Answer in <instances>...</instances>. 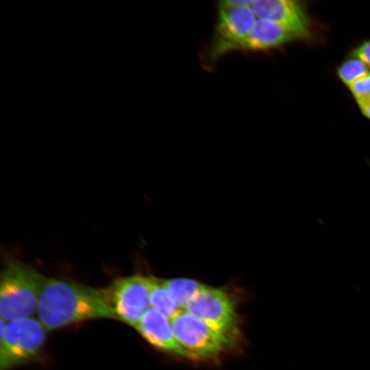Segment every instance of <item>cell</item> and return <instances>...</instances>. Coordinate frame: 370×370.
<instances>
[{
  "label": "cell",
  "mask_w": 370,
  "mask_h": 370,
  "mask_svg": "<svg viewBox=\"0 0 370 370\" xmlns=\"http://www.w3.org/2000/svg\"><path fill=\"white\" fill-rule=\"evenodd\" d=\"M45 277L16 260H7L1 275V319L10 321L32 317Z\"/></svg>",
  "instance_id": "2"
},
{
  "label": "cell",
  "mask_w": 370,
  "mask_h": 370,
  "mask_svg": "<svg viewBox=\"0 0 370 370\" xmlns=\"http://www.w3.org/2000/svg\"><path fill=\"white\" fill-rule=\"evenodd\" d=\"M356 101L370 97V71L349 86Z\"/></svg>",
  "instance_id": "14"
},
{
  "label": "cell",
  "mask_w": 370,
  "mask_h": 370,
  "mask_svg": "<svg viewBox=\"0 0 370 370\" xmlns=\"http://www.w3.org/2000/svg\"><path fill=\"white\" fill-rule=\"evenodd\" d=\"M46 330L32 317L10 321L1 319L0 370H10L38 357L46 341Z\"/></svg>",
  "instance_id": "3"
},
{
  "label": "cell",
  "mask_w": 370,
  "mask_h": 370,
  "mask_svg": "<svg viewBox=\"0 0 370 370\" xmlns=\"http://www.w3.org/2000/svg\"><path fill=\"white\" fill-rule=\"evenodd\" d=\"M352 56L360 60L370 68V39L363 41L354 49Z\"/></svg>",
  "instance_id": "15"
},
{
  "label": "cell",
  "mask_w": 370,
  "mask_h": 370,
  "mask_svg": "<svg viewBox=\"0 0 370 370\" xmlns=\"http://www.w3.org/2000/svg\"><path fill=\"white\" fill-rule=\"evenodd\" d=\"M356 102L362 114L370 120V97Z\"/></svg>",
  "instance_id": "17"
},
{
  "label": "cell",
  "mask_w": 370,
  "mask_h": 370,
  "mask_svg": "<svg viewBox=\"0 0 370 370\" xmlns=\"http://www.w3.org/2000/svg\"><path fill=\"white\" fill-rule=\"evenodd\" d=\"M253 3V0H226L219 1L218 7L223 8H232L251 6Z\"/></svg>",
  "instance_id": "16"
},
{
  "label": "cell",
  "mask_w": 370,
  "mask_h": 370,
  "mask_svg": "<svg viewBox=\"0 0 370 370\" xmlns=\"http://www.w3.org/2000/svg\"><path fill=\"white\" fill-rule=\"evenodd\" d=\"M171 321L186 358L212 359L235 345L222 333L184 310L177 313Z\"/></svg>",
  "instance_id": "4"
},
{
  "label": "cell",
  "mask_w": 370,
  "mask_h": 370,
  "mask_svg": "<svg viewBox=\"0 0 370 370\" xmlns=\"http://www.w3.org/2000/svg\"><path fill=\"white\" fill-rule=\"evenodd\" d=\"M369 72V67L354 57L343 62L337 69L338 78L348 87Z\"/></svg>",
  "instance_id": "13"
},
{
  "label": "cell",
  "mask_w": 370,
  "mask_h": 370,
  "mask_svg": "<svg viewBox=\"0 0 370 370\" xmlns=\"http://www.w3.org/2000/svg\"><path fill=\"white\" fill-rule=\"evenodd\" d=\"M164 284L180 310L191 301L206 286L188 278L163 280Z\"/></svg>",
  "instance_id": "12"
},
{
  "label": "cell",
  "mask_w": 370,
  "mask_h": 370,
  "mask_svg": "<svg viewBox=\"0 0 370 370\" xmlns=\"http://www.w3.org/2000/svg\"><path fill=\"white\" fill-rule=\"evenodd\" d=\"M257 18L274 22L289 32L295 40L312 39V24L306 5L295 0H257L251 5Z\"/></svg>",
  "instance_id": "8"
},
{
  "label": "cell",
  "mask_w": 370,
  "mask_h": 370,
  "mask_svg": "<svg viewBox=\"0 0 370 370\" xmlns=\"http://www.w3.org/2000/svg\"><path fill=\"white\" fill-rule=\"evenodd\" d=\"M184 310L222 333L234 345L238 339L236 304L226 291L206 285Z\"/></svg>",
  "instance_id": "5"
},
{
  "label": "cell",
  "mask_w": 370,
  "mask_h": 370,
  "mask_svg": "<svg viewBox=\"0 0 370 370\" xmlns=\"http://www.w3.org/2000/svg\"><path fill=\"white\" fill-rule=\"evenodd\" d=\"M293 40H296L295 37L280 25L258 18L250 33L232 51H267L281 47Z\"/></svg>",
  "instance_id": "10"
},
{
  "label": "cell",
  "mask_w": 370,
  "mask_h": 370,
  "mask_svg": "<svg viewBox=\"0 0 370 370\" xmlns=\"http://www.w3.org/2000/svg\"><path fill=\"white\" fill-rule=\"evenodd\" d=\"M114 319L134 328L151 308L149 276L121 277L108 287Z\"/></svg>",
  "instance_id": "6"
},
{
  "label": "cell",
  "mask_w": 370,
  "mask_h": 370,
  "mask_svg": "<svg viewBox=\"0 0 370 370\" xmlns=\"http://www.w3.org/2000/svg\"><path fill=\"white\" fill-rule=\"evenodd\" d=\"M251 6L232 8L218 7L213 38L206 54L208 67L243 40L251 31L256 21Z\"/></svg>",
  "instance_id": "7"
},
{
  "label": "cell",
  "mask_w": 370,
  "mask_h": 370,
  "mask_svg": "<svg viewBox=\"0 0 370 370\" xmlns=\"http://www.w3.org/2000/svg\"><path fill=\"white\" fill-rule=\"evenodd\" d=\"M151 308L171 319L180 310L166 288L163 279L149 276Z\"/></svg>",
  "instance_id": "11"
},
{
  "label": "cell",
  "mask_w": 370,
  "mask_h": 370,
  "mask_svg": "<svg viewBox=\"0 0 370 370\" xmlns=\"http://www.w3.org/2000/svg\"><path fill=\"white\" fill-rule=\"evenodd\" d=\"M135 328L150 345L159 350L185 357L184 350L174 334L171 319L151 308Z\"/></svg>",
  "instance_id": "9"
},
{
  "label": "cell",
  "mask_w": 370,
  "mask_h": 370,
  "mask_svg": "<svg viewBox=\"0 0 370 370\" xmlns=\"http://www.w3.org/2000/svg\"><path fill=\"white\" fill-rule=\"evenodd\" d=\"M36 313L47 330L91 319L114 318L108 288L47 277L42 284Z\"/></svg>",
  "instance_id": "1"
}]
</instances>
